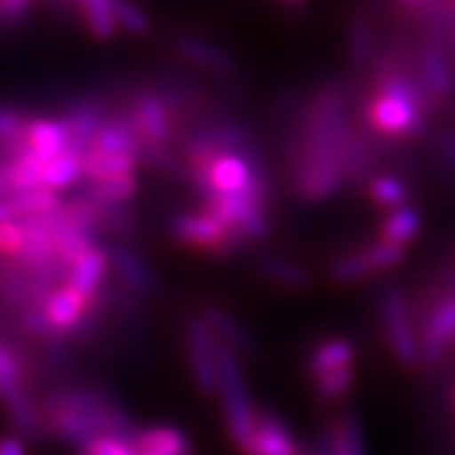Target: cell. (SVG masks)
<instances>
[{
	"label": "cell",
	"mask_w": 455,
	"mask_h": 455,
	"mask_svg": "<svg viewBox=\"0 0 455 455\" xmlns=\"http://www.w3.org/2000/svg\"><path fill=\"white\" fill-rule=\"evenodd\" d=\"M37 413H40L43 432L75 443L91 442L105 435L132 442L140 432L131 416L100 390H52L37 404Z\"/></svg>",
	"instance_id": "cell-1"
},
{
	"label": "cell",
	"mask_w": 455,
	"mask_h": 455,
	"mask_svg": "<svg viewBox=\"0 0 455 455\" xmlns=\"http://www.w3.org/2000/svg\"><path fill=\"white\" fill-rule=\"evenodd\" d=\"M84 196L105 204H124L138 193V177H121L108 181H86L82 188Z\"/></svg>",
	"instance_id": "cell-29"
},
{
	"label": "cell",
	"mask_w": 455,
	"mask_h": 455,
	"mask_svg": "<svg viewBox=\"0 0 455 455\" xmlns=\"http://www.w3.org/2000/svg\"><path fill=\"white\" fill-rule=\"evenodd\" d=\"M186 358L200 393H219V339L203 318H191L184 330Z\"/></svg>",
	"instance_id": "cell-7"
},
{
	"label": "cell",
	"mask_w": 455,
	"mask_h": 455,
	"mask_svg": "<svg viewBox=\"0 0 455 455\" xmlns=\"http://www.w3.org/2000/svg\"><path fill=\"white\" fill-rule=\"evenodd\" d=\"M24 358L12 347L0 344V400L5 404L12 426L21 435L36 439L43 435V423L33 397L28 395L24 377Z\"/></svg>",
	"instance_id": "cell-4"
},
{
	"label": "cell",
	"mask_w": 455,
	"mask_h": 455,
	"mask_svg": "<svg viewBox=\"0 0 455 455\" xmlns=\"http://www.w3.org/2000/svg\"><path fill=\"white\" fill-rule=\"evenodd\" d=\"M10 221H14V212L12 207L7 204V200H3V203H0V226Z\"/></svg>",
	"instance_id": "cell-41"
},
{
	"label": "cell",
	"mask_w": 455,
	"mask_h": 455,
	"mask_svg": "<svg viewBox=\"0 0 455 455\" xmlns=\"http://www.w3.org/2000/svg\"><path fill=\"white\" fill-rule=\"evenodd\" d=\"M12 196V188H10V177H7V168H0V203Z\"/></svg>",
	"instance_id": "cell-40"
},
{
	"label": "cell",
	"mask_w": 455,
	"mask_h": 455,
	"mask_svg": "<svg viewBox=\"0 0 455 455\" xmlns=\"http://www.w3.org/2000/svg\"><path fill=\"white\" fill-rule=\"evenodd\" d=\"M355 348L347 339H328L321 341L309 355V374L312 379L323 377L328 371L347 370L354 367Z\"/></svg>",
	"instance_id": "cell-21"
},
{
	"label": "cell",
	"mask_w": 455,
	"mask_h": 455,
	"mask_svg": "<svg viewBox=\"0 0 455 455\" xmlns=\"http://www.w3.org/2000/svg\"><path fill=\"white\" fill-rule=\"evenodd\" d=\"M60 121H63V126L68 131V149L86 154L108 119H105L98 102H79V105L68 109L60 116Z\"/></svg>",
	"instance_id": "cell-13"
},
{
	"label": "cell",
	"mask_w": 455,
	"mask_h": 455,
	"mask_svg": "<svg viewBox=\"0 0 455 455\" xmlns=\"http://www.w3.org/2000/svg\"><path fill=\"white\" fill-rule=\"evenodd\" d=\"M453 402H455V390H453Z\"/></svg>",
	"instance_id": "cell-42"
},
{
	"label": "cell",
	"mask_w": 455,
	"mask_h": 455,
	"mask_svg": "<svg viewBox=\"0 0 455 455\" xmlns=\"http://www.w3.org/2000/svg\"><path fill=\"white\" fill-rule=\"evenodd\" d=\"M79 14L84 17L86 28L98 37V40H112L116 36V19H114V7L108 0H84L77 7Z\"/></svg>",
	"instance_id": "cell-30"
},
{
	"label": "cell",
	"mask_w": 455,
	"mask_h": 455,
	"mask_svg": "<svg viewBox=\"0 0 455 455\" xmlns=\"http://www.w3.org/2000/svg\"><path fill=\"white\" fill-rule=\"evenodd\" d=\"M28 149L40 161L49 163L68 149V131L60 119H33L26 124Z\"/></svg>",
	"instance_id": "cell-16"
},
{
	"label": "cell",
	"mask_w": 455,
	"mask_h": 455,
	"mask_svg": "<svg viewBox=\"0 0 455 455\" xmlns=\"http://www.w3.org/2000/svg\"><path fill=\"white\" fill-rule=\"evenodd\" d=\"M427 93L419 77L388 66L365 100V124L379 135L395 140L419 138L426 131Z\"/></svg>",
	"instance_id": "cell-2"
},
{
	"label": "cell",
	"mask_w": 455,
	"mask_h": 455,
	"mask_svg": "<svg viewBox=\"0 0 455 455\" xmlns=\"http://www.w3.org/2000/svg\"><path fill=\"white\" fill-rule=\"evenodd\" d=\"M381 323H384L386 341L395 360L404 367H413L420 360V339L409 316L407 298L397 286H388L379 299Z\"/></svg>",
	"instance_id": "cell-6"
},
{
	"label": "cell",
	"mask_w": 455,
	"mask_h": 455,
	"mask_svg": "<svg viewBox=\"0 0 455 455\" xmlns=\"http://www.w3.org/2000/svg\"><path fill=\"white\" fill-rule=\"evenodd\" d=\"M33 5L26 0H0V30L17 28L28 19Z\"/></svg>",
	"instance_id": "cell-37"
},
{
	"label": "cell",
	"mask_w": 455,
	"mask_h": 455,
	"mask_svg": "<svg viewBox=\"0 0 455 455\" xmlns=\"http://www.w3.org/2000/svg\"><path fill=\"white\" fill-rule=\"evenodd\" d=\"M455 339V298L443 299L442 305L432 312L427 318L423 337H420V358L426 360L427 365L439 363L446 351H449L451 341Z\"/></svg>",
	"instance_id": "cell-12"
},
{
	"label": "cell",
	"mask_w": 455,
	"mask_h": 455,
	"mask_svg": "<svg viewBox=\"0 0 455 455\" xmlns=\"http://www.w3.org/2000/svg\"><path fill=\"white\" fill-rule=\"evenodd\" d=\"M170 109V102L158 93H140L132 98L126 114L142 140L168 149V144L174 140V121Z\"/></svg>",
	"instance_id": "cell-9"
},
{
	"label": "cell",
	"mask_w": 455,
	"mask_h": 455,
	"mask_svg": "<svg viewBox=\"0 0 455 455\" xmlns=\"http://www.w3.org/2000/svg\"><path fill=\"white\" fill-rule=\"evenodd\" d=\"M43 309L49 328L54 330L60 339L68 341L77 339L79 330H82L91 312V302L79 293H75L70 286H60L49 295Z\"/></svg>",
	"instance_id": "cell-10"
},
{
	"label": "cell",
	"mask_w": 455,
	"mask_h": 455,
	"mask_svg": "<svg viewBox=\"0 0 455 455\" xmlns=\"http://www.w3.org/2000/svg\"><path fill=\"white\" fill-rule=\"evenodd\" d=\"M109 253V265L114 267V272L119 275L121 283L126 288H131L132 293L140 295H154L158 291L156 276L151 275L149 265L144 263L138 253L132 251L131 246L116 244L112 249H108Z\"/></svg>",
	"instance_id": "cell-14"
},
{
	"label": "cell",
	"mask_w": 455,
	"mask_h": 455,
	"mask_svg": "<svg viewBox=\"0 0 455 455\" xmlns=\"http://www.w3.org/2000/svg\"><path fill=\"white\" fill-rule=\"evenodd\" d=\"M203 321L210 325V330L216 335V339L221 341L223 347L233 348L235 354H251L253 348V339L251 335L242 328L233 316H228L226 312L221 309H216V307H207L203 314Z\"/></svg>",
	"instance_id": "cell-20"
},
{
	"label": "cell",
	"mask_w": 455,
	"mask_h": 455,
	"mask_svg": "<svg viewBox=\"0 0 455 455\" xmlns=\"http://www.w3.org/2000/svg\"><path fill=\"white\" fill-rule=\"evenodd\" d=\"M177 52H180L184 59H188L196 66L204 68V70L212 72H221V75H228V72L235 70V60L230 59L228 52H223L221 47L207 43V40H200V37H181L177 40Z\"/></svg>",
	"instance_id": "cell-19"
},
{
	"label": "cell",
	"mask_w": 455,
	"mask_h": 455,
	"mask_svg": "<svg viewBox=\"0 0 455 455\" xmlns=\"http://www.w3.org/2000/svg\"><path fill=\"white\" fill-rule=\"evenodd\" d=\"M140 163L124 154L89 149L84 156V181H108L121 177H135Z\"/></svg>",
	"instance_id": "cell-18"
},
{
	"label": "cell",
	"mask_w": 455,
	"mask_h": 455,
	"mask_svg": "<svg viewBox=\"0 0 455 455\" xmlns=\"http://www.w3.org/2000/svg\"><path fill=\"white\" fill-rule=\"evenodd\" d=\"M79 453L82 455H138L131 439L121 437H96L91 442L79 443Z\"/></svg>",
	"instance_id": "cell-34"
},
{
	"label": "cell",
	"mask_w": 455,
	"mask_h": 455,
	"mask_svg": "<svg viewBox=\"0 0 455 455\" xmlns=\"http://www.w3.org/2000/svg\"><path fill=\"white\" fill-rule=\"evenodd\" d=\"M132 446L138 455H191V443L177 427H144L135 435Z\"/></svg>",
	"instance_id": "cell-17"
},
{
	"label": "cell",
	"mask_w": 455,
	"mask_h": 455,
	"mask_svg": "<svg viewBox=\"0 0 455 455\" xmlns=\"http://www.w3.org/2000/svg\"><path fill=\"white\" fill-rule=\"evenodd\" d=\"M420 70H423V86L430 91V96L446 98L453 91V75H451L449 60L443 56L437 44H427L423 49V59H420Z\"/></svg>",
	"instance_id": "cell-23"
},
{
	"label": "cell",
	"mask_w": 455,
	"mask_h": 455,
	"mask_svg": "<svg viewBox=\"0 0 455 455\" xmlns=\"http://www.w3.org/2000/svg\"><path fill=\"white\" fill-rule=\"evenodd\" d=\"M109 267V253L102 246H91L84 256L70 267L68 275V286L79 293L84 299H96L100 293V283L105 279V272Z\"/></svg>",
	"instance_id": "cell-15"
},
{
	"label": "cell",
	"mask_w": 455,
	"mask_h": 455,
	"mask_svg": "<svg viewBox=\"0 0 455 455\" xmlns=\"http://www.w3.org/2000/svg\"><path fill=\"white\" fill-rule=\"evenodd\" d=\"M420 233V214L413 207H400V210H393L381 223V230H379V242H386V244L393 246H404L411 240H416V235Z\"/></svg>",
	"instance_id": "cell-24"
},
{
	"label": "cell",
	"mask_w": 455,
	"mask_h": 455,
	"mask_svg": "<svg viewBox=\"0 0 455 455\" xmlns=\"http://www.w3.org/2000/svg\"><path fill=\"white\" fill-rule=\"evenodd\" d=\"M219 397H221L228 435L237 449H244L256 430L258 409H253L246 390L237 354L233 348L223 347L221 341H219Z\"/></svg>",
	"instance_id": "cell-3"
},
{
	"label": "cell",
	"mask_w": 455,
	"mask_h": 455,
	"mask_svg": "<svg viewBox=\"0 0 455 455\" xmlns=\"http://www.w3.org/2000/svg\"><path fill=\"white\" fill-rule=\"evenodd\" d=\"M170 233L180 244L216 258L235 256L246 244L240 235L216 221L207 212H184L170 221Z\"/></svg>",
	"instance_id": "cell-5"
},
{
	"label": "cell",
	"mask_w": 455,
	"mask_h": 455,
	"mask_svg": "<svg viewBox=\"0 0 455 455\" xmlns=\"http://www.w3.org/2000/svg\"><path fill=\"white\" fill-rule=\"evenodd\" d=\"M44 165L47 163L33 154L26 151L24 156L7 168V177H10V188L12 193H24V191H36V188H44Z\"/></svg>",
	"instance_id": "cell-27"
},
{
	"label": "cell",
	"mask_w": 455,
	"mask_h": 455,
	"mask_svg": "<svg viewBox=\"0 0 455 455\" xmlns=\"http://www.w3.org/2000/svg\"><path fill=\"white\" fill-rule=\"evenodd\" d=\"M374 49V33L367 21H358L351 30V60L355 66H365L367 59L371 56Z\"/></svg>",
	"instance_id": "cell-36"
},
{
	"label": "cell",
	"mask_w": 455,
	"mask_h": 455,
	"mask_svg": "<svg viewBox=\"0 0 455 455\" xmlns=\"http://www.w3.org/2000/svg\"><path fill=\"white\" fill-rule=\"evenodd\" d=\"M84 156L82 151L66 149L59 158L44 165V188L49 191H63L77 181L84 180Z\"/></svg>",
	"instance_id": "cell-22"
},
{
	"label": "cell",
	"mask_w": 455,
	"mask_h": 455,
	"mask_svg": "<svg viewBox=\"0 0 455 455\" xmlns=\"http://www.w3.org/2000/svg\"><path fill=\"white\" fill-rule=\"evenodd\" d=\"M0 455H28V449L19 437H0Z\"/></svg>",
	"instance_id": "cell-39"
},
{
	"label": "cell",
	"mask_w": 455,
	"mask_h": 455,
	"mask_svg": "<svg viewBox=\"0 0 455 455\" xmlns=\"http://www.w3.org/2000/svg\"><path fill=\"white\" fill-rule=\"evenodd\" d=\"M258 270L265 279L279 283L286 288H309L312 286V275L302 267V265L286 260L279 256H263L258 260Z\"/></svg>",
	"instance_id": "cell-25"
},
{
	"label": "cell",
	"mask_w": 455,
	"mask_h": 455,
	"mask_svg": "<svg viewBox=\"0 0 455 455\" xmlns=\"http://www.w3.org/2000/svg\"><path fill=\"white\" fill-rule=\"evenodd\" d=\"M112 7L116 26L126 30V33H131V36H144L151 28L149 17L140 7L128 5V3H112Z\"/></svg>",
	"instance_id": "cell-33"
},
{
	"label": "cell",
	"mask_w": 455,
	"mask_h": 455,
	"mask_svg": "<svg viewBox=\"0 0 455 455\" xmlns=\"http://www.w3.org/2000/svg\"><path fill=\"white\" fill-rule=\"evenodd\" d=\"M354 381H355L354 367L328 371V374H323V377H316L314 379V388H316L318 402H323V404L339 402L341 397L347 395L348 390L354 388Z\"/></svg>",
	"instance_id": "cell-32"
},
{
	"label": "cell",
	"mask_w": 455,
	"mask_h": 455,
	"mask_svg": "<svg viewBox=\"0 0 455 455\" xmlns=\"http://www.w3.org/2000/svg\"><path fill=\"white\" fill-rule=\"evenodd\" d=\"M24 228H21L17 219L0 226V258L3 260H17L21 251H24Z\"/></svg>",
	"instance_id": "cell-35"
},
{
	"label": "cell",
	"mask_w": 455,
	"mask_h": 455,
	"mask_svg": "<svg viewBox=\"0 0 455 455\" xmlns=\"http://www.w3.org/2000/svg\"><path fill=\"white\" fill-rule=\"evenodd\" d=\"M26 119L21 116V112H17V109L12 108H5L0 109V140L7 138L10 132L19 131V128L24 126Z\"/></svg>",
	"instance_id": "cell-38"
},
{
	"label": "cell",
	"mask_w": 455,
	"mask_h": 455,
	"mask_svg": "<svg viewBox=\"0 0 455 455\" xmlns=\"http://www.w3.org/2000/svg\"><path fill=\"white\" fill-rule=\"evenodd\" d=\"M402 260H404V249L386 244V242H377V244L367 246L363 251L337 258L335 263L330 265L328 275L337 283H354L365 279V276L393 270Z\"/></svg>",
	"instance_id": "cell-8"
},
{
	"label": "cell",
	"mask_w": 455,
	"mask_h": 455,
	"mask_svg": "<svg viewBox=\"0 0 455 455\" xmlns=\"http://www.w3.org/2000/svg\"><path fill=\"white\" fill-rule=\"evenodd\" d=\"M63 200L59 193L49 191V188H36V191L12 193L7 198V204L12 207L14 219H33V216H43L54 212Z\"/></svg>",
	"instance_id": "cell-26"
},
{
	"label": "cell",
	"mask_w": 455,
	"mask_h": 455,
	"mask_svg": "<svg viewBox=\"0 0 455 455\" xmlns=\"http://www.w3.org/2000/svg\"><path fill=\"white\" fill-rule=\"evenodd\" d=\"M330 449L332 455H365L363 453V432L355 413H344L335 420L330 430Z\"/></svg>",
	"instance_id": "cell-28"
},
{
	"label": "cell",
	"mask_w": 455,
	"mask_h": 455,
	"mask_svg": "<svg viewBox=\"0 0 455 455\" xmlns=\"http://www.w3.org/2000/svg\"><path fill=\"white\" fill-rule=\"evenodd\" d=\"M367 196L371 198V203L384 207V210H400L407 203V186L404 181L393 177V174H381V177H374L367 184Z\"/></svg>",
	"instance_id": "cell-31"
},
{
	"label": "cell",
	"mask_w": 455,
	"mask_h": 455,
	"mask_svg": "<svg viewBox=\"0 0 455 455\" xmlns=\"http://www.w3.org/2000/svg\"><path fill=\"white\" fill-rule=\"evenodd\" d=\"M244 455H302L298 439L293 437V432L288 430L279 416L258 409L256 416V430H253L251 439L242 449Z\"/></svg>",
	"instance_id": "cell-11"
}]
</instances>
